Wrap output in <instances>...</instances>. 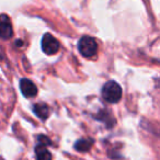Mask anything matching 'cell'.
I'll list each match as a JSON object with an SVG mask.
<instances>
[{"label": "cell", "instance_id": "cell-6", "mask_svg": "<svg viewBox=\"0 0 160 160\" xmlns=\"http://www.w3.org/2000/svg\"><path fill=\"white\" fill-rule=\"evenodd\" d=\"M33 112L38 118L45 121L46 118H48L51 110H49V107L46 103H36V104L33 105Z\"/></svg>", "mask_w": 160, "mask_h": 160}, {"label": "cell", "instance_id": "cell-7", "mask_svg": "<svg viewBox=\"0 0 160 160\" xmlns=\"http://www.w3.org/2000/svg\"><path fill=\"white\" fill-rule=\"evenodd\" d=\"M35 156L36 160H52V153L49 152L47 147L38 142L35 147Z\"/></svg>", "mask_w": 160, "mask_h": 160}, {"label": "cell", "instance_id": "cell-8", "mask_svg": "<svg viewBox=\"0 0 160 160\" xmlns=\"http://www.w3.org/2000/svg\"><path fill=\"white\" fill-rule=\"evenodd\" d=\"M93 145V139H90V138H85V139H79L76 142L75 144V149L78 151H81V152H86V151H89L90 148Z\"/></svg>", "mask_w": 160, "mask_h": 160}, {"label": "cell", "instance_id": "cell-2", "mask_svg": "<svg viewBox=\"0 0 160 160\" xmlns=\"http://www.w3.org/2000/svg\"><path fill=\"white\" fill-rule=\"evenodd\" d=\"M78 51L83 57H92L98 52V44L97 41L91 36H82L78 42Z\"/></svg>", "mask_w": 160, "mask_h": 160}, {"label": "cell", "instance_id": "cell-9", "mask_svg": "<svg viewBox=\"0 0 160 160\" xmlns=\"http://www.w3.org/2000/svg\"><path fill=\"white\" fill-rule=\"evenodd\" d=\"M38 144L45 145V146H49V145L52 144L51 140H49V138L46 137V136H44V135L38 136Z\"/></svg>", "mask_w": 160, "mask_h": 160}, {"label": "cell", "instance_id": "cell-3", "mask_svg": "<svg viewBox=\"0 0 160 160\" xmlns=\"http://www.w3.org/2000/svg\"><path fill=\"white\" fill-rule=\"evenodd\" d=\"M41 46H42V51L46 55H55L59 51L60 44L57 38H54L52 34L46 33L43 36L42 42H41Z\"/></svg>", "mask_w": 160, "mask_h": 160}, {"label": "cell", "instance_id": "cell-5", "mask_svg": "<svg viewBox=\"0 0 160 160\" xmlns=\"http://www.w3.org/2000/svg\"><path fill=\"white\" fill-rule=\"evenodd\" d=\"M20 90L25 98H34L38 94V88L33 81L30 79L23 78L20 80Z\"/></svg>", "mask_w": 160, "mask_h": 160}, {"label": "cell", "instance_id": "cell-1", "mask_svg": "<svg viewBox=\"0 0 160 160\" xmlns=\"http://www.w3.org/2000/svg\"><path fill=\"white\" fill-rule=\"evenodd\" d=\"M122 94L123 91L121 86L113 80L108 81L102 88V97L109 103H118L122 98Z\"/></svg>", "mask_w": 160, "mask_h": 160}, {"label": "cell", "instance_id": "cell-4", "mask_svg": "<svg viewBox=\"0 0 160 160\" xmlns=\"http://www.w3.org/2000/svg\"><path fill=\"white\" fill-rule=\"evenodd\" d=\"M13 35V28L7 14H0V38L9 40Z\"/></svg>", "mask_w": 160, "mask_h": 160}]
</instances>
